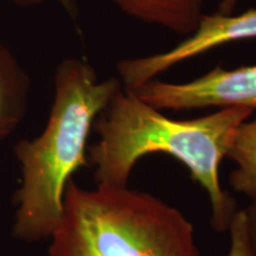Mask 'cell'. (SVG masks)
<instances>
[{
  "instance_id": "obj_1",
  "label": "cell",
  "mask_w": 256,
  "mask_h": 256,
  "mask_svg": "<svg viewBox=\"0 0 256 256\" xmlns=\"http://www.w3.org/2000/svg\"><path fill=\"white\" fill-rule=\"evenodd\" d=\"M252 112L248 107H226L194 120H174L122 86L92 126L100 136L88 158L96 186H127L142 156L166 153L186 166L191 178L206 191L211 226L226 232L238 208L220 186V166L236 128Z\"/></svg>"
},
{
  "instance_id": "obj_2",
  "label": "cell",
  "mask_w": 256,
  "mask_h": 256,
  "mask_svg": "<svg viewBox=\"0 0 256 256\" xmlns=\"http://www.w3.org/2000/svg\"><path fill=\"white\" fill-rule=\"evenodd\" d=\"M122 87L120 78L98 80L92 64L66 58L57 66L55 98L40 136L20 140L14 156L22 171L14 196V236L50 238L63 217L64 192L72 174L88 164V136L96 118Z\"/></svg>"
},
{
  "instance_id": "obj_3",
  "label": "cell",
  "mask_w": 256,
  "mask_h": 256,
  "mask_svg": "<svg viewBox=\"0 0 256 256\" xmlns=\"http://www.w3.org/2000/svg\"><path fill=\"white\" fill-rule=\"evenodd\" d=\"M64 214L98 256H200L190 220L146 192L127 186L87 190L72 179Z\"/></svg>"
},
{
  "instance_id": "obj_4",
  "label": "cell",
  "mask_w": 256,
  "mask_h": 256,
  "mask_svg": "<svg viewBox=\"0 0 256 256\" xmlns=\"http://www.w3.org/2000/svg\"><path fill=\"white\" fill-rule=\"evenodd\" d=\"M132 92L158 110L208 107L256 110V66L234 70L218 66L186 83H168L153 78Z\"/></svg>"
},
{
  "instance_id": "obj_5",
  "label": "cell",
  "mask_w": 256,
  "mask_h": 256,
  "mask_svg": "<svg viewBox=\"0 0 256 256\" xmlns=\"http://www.w3.org/2000/svg\"><path fill=\"white\" fill-rule=\"evenodd\" d=\"M256 38V10L238 16L220 14L202 16L194 32L165 52L122 60L116 69L124 88H139L178 63L223 44Z\"/></svg>"
},
{
  "instance_id": "obj_6",
  "label": "cell",
  "mask_w": 256,
  "mask_h": 256,
  "mask_svg": "<svg viewBox=\"0 0 256 256\" xmlns=\"http://www.w3.org/2000/svg\"><path fill=\"white\" fill-rule=\"evenodd\" d=\"M122 14L142 23L183 36L196 30L209 0H107Z\"/></svg>"
},
{
  "instance_id": "obj_7",
  "label": "cell",
  "mask_w": 256,
  "mask_h": 256,
  "mask_svg": "<svg viewBox=\"0 0 256 256\" xmlns=\"http://www.w3.org/2000/svg\"><path fill=\"white\" fill-rule=\"evenodd\" d=\"M30 87V76L0 37V142L23 120Z\"/></svg>"
},
{
  "instance_id": "obj_8",
  "label": "cell",
  "mask_w": 256,
  "mask_h": 256,
  "mask_svg": "<svg viewBox=\"0 0 256 256\" xmlns=\"http://www.w3.org/2000/svg\"><path fill=\"white\" fill-rule=\"evenodd\" d=\"M226 156L238 165L229 176L230 185L235 191L256 200V118L236 128Z\"/></svg>"
},
{
  "instance_id": "obj_9",
  "label": "cell",
  "mask_w": 256,
  "mask_h": 256,
  "mask_svg": "<svg viewBox=\"0 0 256 256\" xmlns=\"http://www.w3.org/2000/svg\"><path fill=\"white\" fill-rule=\"evenodd\" d=\"M50 241L49 256H98L76 223L64 212Z\"/></svg>"
},
{
  "instance_id": "obj_10",
  "label": "cell",
  "mask_w": 256,
  "mask_h": 256,
  "mask_svg": "<svg viewBox=\"0 0 256 256\" xmlns=\"http://www.w3.org/2000/svg\"><path fill=\"white\" fill-rule=\"evenodd\" d=\"M230 248L226 256H252L248 218L246 210H238L229 226Z\"/></svg>"
},
{
  "instance_id": "obj_11",
  "label": "cell",
  "mask_w": 256,
  "mask_h": 256,
  "mask_svg": "<svg viewBox=\"0 0 256 256\" xmlns=\"http://www.w3.org/2000/svg\"><path fill=\"white\" fill-rule=\"evenodd\" d=\"M11 2L20 6H32L40 4L44 0H11ZM55 2H58L60 8L66 11V14H68L72 20H78L80 14L78 0H55Z\"/></svg>"
},
{
  "instance_id": "obj_12",
  "label": "cell",
  "mask_w": 256,
  "mask_h": 256,
  "mask_svg": "<svg viewBox=\"0 0 256 256\" xmlns=\"http://www.w3.org/2000/svg\"><path fill=\"white\" fill-rule=\"evenodd\" d=\"M248 218L249 238H250L252 256H256V200H252L250 208L246 210Z\"/></svg>"
},
{
  "instance_id": "obj_13",
  "label": "cell",
  "mask_w": 256,
  "mask_h": 256,
  "mask_svg": "<svg viewBox=\"0 0 256 256\" xmlns=\"http://www.w3.org/2000/svg\"><path fill=\"white\" fill-rule=\"evenodd\" d=\"M238 2V0H222V2L220 4V8H218V11H217V14H223V16L232 14L234 8H235Z\"/></svg>"
}]
</instances>
